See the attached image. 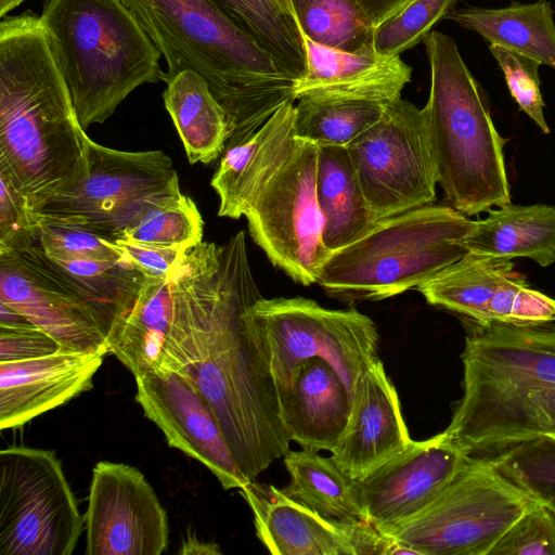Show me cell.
Masks as SVG:
<instances>
[{"mask_svg": "<svg viewBox=\"0 0 555 555\" xmlns=\"http://www.w3.org/2000/svg\"><path fill=\"white\" fill-rule=\"evenodd\" d=\"M86 131L39 15L0 22V171L34 207L86 176Z\"/></svg>", "mask_w": 555, "mask_h": 555, "instance_id": "6da1fadb", "label": "cell"}, {"mask_svg": "<svg viewBox=\"0 0 555 555\" xmlns=\"http://www.w3.org/2000/svg\"><path fill=\"white\" fill-rule=\"evenodd\" d=\"M165 57L167 82L181 72L201 75L225 113L224 151L245 142L284 104L295 80L209 0H122Z\"/></svg>", "mask_w": 555, "mask_h": 555, "instance_id": "7a4b0ae2", "label": "cell"}, {"mask_svg": "<svg viewBox=\"0 0 555 555\" xmlns=\"http://www.w3.org/2000/svg\"><path fill=\"white\" fill-rule=\"evenodd\" d=\"M248 259L245 233L225 244L202 242L164 278H145L106 340L132 374L182 372L201 360L202 346L237 273Z\"/></svg>", "mask_w": 555, "mask_h": 555, "instance_id": "3957f363", "label": "cell"}, {"mask_svg": "<svg viewBox=\"0 0 555 555\" xmlns=\"http://www.w3.org/2000/svg\"><path fill=\"white\" fill-rule=\"evenodd\" d=\"M220 307L201 351L183 370L212 409L248 480L289 450L276 385L248 330L247 313L262 296L247 266ZM182 371V372H183Z\"/></svg>", "mask_w": 555, "mask_h": 555, "instance_id": "277c9868", "label": "cell"}, {"mask_svg": "<svg viewBox=\"0 0 555 555\" xmlns=\"http://www.w3.org/2000/svg\"><path fill=\"white\" fill-rule=\"evenodd\" d=\"M424 44L430 89L422 112L448 203L468 217L509 204L507 139L494 126L486 91L452 37L431 31Z\"/></svg>", "mask_w": 555, "mask_h": 555, "instance_id": "5b68a950", "label": "cell"}, {"mask_svg": "<svg viewBox=\"0 0 555 555\" xmlns=\"http://www.w3.org/2000/svg\"><path fill=\"white\" fill-rule=\"evenodd\" d=\"M39 16L85 130L162 80V53L122 0H46Z\"/></svg>", "mask_w": 555, "mask_h": 555, "instance_id": "8992f818", "label": "cell"}, {"mask_svg": "<svg viewBox=\"0 0 555 555\" xmlns=\"http://www.w3.org/2000/svg\"><path fill=\"white\" fill-rule=\"evenodd\" d=\"M474 220L450 205H425L377 221L333 251L318 284L331 297L382 300L418 287L461 259Z\"/></svg>", "mask_w": 555, "mask_h": 555, "instance_id": "52a82bcc", "label": "cell"}, {"mask_svg": "<svg viewBox=\"0 0 555 555\" xmlns=\"http://www.w3.org/2000/svg\"><path fill=\"white\" fill-rule=\"evenodd\" d=\"M247 323L278 389L291 385L302 362L321 358L337 371L351 395L377 357V327L356 309H328L305 297H261L249 309Z\"/></svg>", "mask_w": 555, "mask_h": 555, "instance_id": "ba28073f", "label": "cell"}, {"mask_svg": "<svg viewBox=\"0 0 555 555\" xmlns=\"http://www.w3.org/2000/svg\"><path fill=\"white\" fill-rule=\"evenodd\" d=\"M85 152L86 176L36 205L40 220L116 241L149 210L182 194L163 151H119L86 135Z\"/></svg>", "mask_w": 555, "mask_h": 555, "instance_id": "9c48e42d", "label": "cell"}, {"mask_svg": "<svg viewBox=\"0 0 555 555\" xmlns=\"http://www.w3.org/2000/svg\"><path fill=\"white\" fill-rule=\"evenodd\" d=\"M538 504L491 459L470 456L424 511L385 534L416 555H490L509 527Z\"/></svg>", "mask_w": 555, "mask_h": 555, "instance_id": "30bf717a", "label": "cell"}, {"mask_svg": "<svg viewBox=\"0 0 555 555\" xmlns=\"http://www.w3.org/2000/svg\"><path fill=\"white\" fill-rule=\"evenodd\" d=\"M83 529L54 451H0V555H70Z\"/></svg>", "mask_w": 555, "mask_h": 555, "instance_id": "8fae6325", "label": "cell"}, {"mask_svg": "<svg viewBox=\"0 0 555 555\" xmlns=\"http://www.w3.org/2000/svg\"><path fill=\"white\" fill-rule=\"evenodd\" d=\"M318 145L296 135L293 149L245 212L249 234L294 282H318L331 250L317 198Z\"/></svg>", "mask_w": 555, "mask_h": 555, "instance_id": "7c38bea8", "label": "cell"}, {"mask_svg": "<svg viewBox=\"0 0 555 555\" xmlns=\"http://www.w3.org/2000/svg\"><path fill=\"white\" fill-rule=\"evenodd\" d=\"M375 222L431 204L437 170L422 108L399 98L346 145Z\"/></svg>", "mask_w": 555, "mask_h": 555, "instance_id": "4fadbf2b", "label": "cell"}, {"mask_svg": "<svg viewBox=\"0 0 555 555\" xmlns=\"http://www.w3.org/2000/svg\"><path fill=\"white\" fill-rule=\"evenodd\" d=\"M416 288L428 304L479 325L555 322V299L532 288L509 259L467 251Z\"/></svg>", "mask_w": 555, "mask_h": 555, "instance_id": "5bb4252c", "label": "cell"}, {"mask_svg": "<svg viewBox=\"0 0 555 555\" xmlns=\"http://www.w3.org/2000/svg\"><path fill=\"white\" fill-rule=\"evenodd\" d=\"M85 528L87 555H160L168 546L165 508L144 475L124 463L93 467Z\"/></svg>", "mask_w": 555, "mask_h": 555, "instance_id": "9a60e30c", "label": "cell"}, {"mask_svg": "<svg viewBox=\"0 0 555 555\" xmlns=\"http://www.w3.org/2000/svg\"><path fill=\"white\" fill-rule=\"evenodd\" d=\"M240 493L253 512L257 538L271 554H395L396 542L367 521L326 517L256 479Z\"/></svg>", "mask_w": 555, "mask_h": 555, "instance_id": "2e32d148", "label": "cell"}, {"mask_svg": "<svg viewBox=\"0 0 555 555\" xmlns=\"http://www.w3.org/2000/svg\"><path fill=\"white\" fill-rule=\"evenodd\" d=\"M462 362L460 404L555 387V325L474 323L465 338Z\"/></svg>", "mask_w": 555, "mask_h": 555, "instance_id": "e0dca14e", "label": "cell"}, {"mask_svg": "<svg viewBox=\"0 0 555 555\" xmlns=\"http://www.w3.org/2000/svg\"><path fill=\"white\" fill-rule=\"evenodd\" d=\"M135 401L165 435L169 447L204 464L224 490L241 489V472L222 428L186 372H151L135 376Z\"/></svg>", "mask_w": 555, "mask_h": 555, "instance_id": "ac0fdd59", "label": "cell"}, {"mask_svg": "<svg viewBox=\"0 0 555 555\" xmlns=\"http://www.w3.org/2000/svg\"><path fill=\"white\" fill-rule=\"evenodd\" d=\"M470 456L443 430L412 441L359 480L366 521L383 533L414 518L454 479Z\"/></svg>", "mask_w": 555, "mask_h": 555, "instance_id": "d6986e66", "label": "cell"}, {"mask_svg": "<svg viewBox=\"0 0 555 555\" xmlns=\"http://www.w3.org/2000/svg\"><path fill=\"white\" fill-rule=\"evenodd\" d=\"M0 302L52 337L61 351L109 353L94 310L27 249L0 251Z\"/></svg>", "mask_w": 555, "mask_h": 555, "instance_id": "ffe728a7", "label": "cell"}, {"mask_svg": "<svg viewBox=\"0 0 555 555\" xmlns=\"http://www.w3.org/2000/svg\"><path fill=\"white\" fill-rule=\"evenodd\" d=\"M412 441L397 390L376 357L354 384L349 421L331 456L362 480Z\"/></svg>", "mask_w": 555, "mask_h": 555, "instance_id": "44dd1931", "label": "cell"}, {"mask_svg": "<svg viewBox=\"0 0 555 555\" xmlns=\"http://www.w3.org/2000/svg\"><path fill=\"white\" fill-rule=\"evenodd\" d=\"M104 357L60 350L40 358L0 362V429L22 427L89 391Z\"/></svg>", "mask_w": 555, "mask_h": 555, "instance_id": "7402d4cb", "label": "cell"}, {"mask_svg": "<svg viewBox=\"0 0 555 555\" xmlns=\"http://www.w3.org/2000/svg\"><path fill=\"white\" fill-rule=\"evenodd\" d=\"M444 431L469 456L539 438L555 439V387L457 403Z\"/></svg>", "mask_w": 555, "mask_h": 555, "instance_id": "603a6c76", "label": "cell"}, {"mask_svg": "<svg viewBox=\"0 0 555 555\" xmlns=\"http://www.w3.org/2000/svg\"><path fill=\"white\" fill-rule=\"evenodd\" d=\"M301 36L307 72L295 80L296 100L357 99L390 103L401 98L403 88L411 81L412 67L400 56L384 57L373 50L344 52Z\"/></svg>", "mask_w": 555, "mask_h": 555, "instance_id": "cb8c5ba5", "label": "cell"}, {"mask_svg": "<svg viewBox=\"0 0 555 555\" xmlns=\"http://www.w3.org/2000/svg\"><path fill=\"white\" fill-rule=\"evenodd\" d=\"M281 416L292 441L305 450L332 451L349 421L351 395L321 358L306 360L289 386L278 389Z\"/></svg>", "mask_w": 555, "mask_h": 555, "instance_id": "d4e9b609", "label": "cell"}, {"mask_svg": "<svg viewBox=\"0 0 555 555\" xmlns=\"http://www.w3.org/2000/svg\"><path fill=\"white\" fill-rule=\"evenodd\" d=\"M296 139L295 105L288 102L245 142L222 153L211 186L219 217L238 219L288 157Z\"/></svg>", "mask_w": 555, "mask_h": 555, "instance_id": "484cf974", "label": "cell"}, {"mask_svg": "<svg viewBox=\"0 0 555 555\" xmlns=\"http://www.w3.org/2000/svg\"><path fill=\"white\" fill-rule=\"evenodd\" d=\"M467 251L513 260L527 258L546 268L555 262V206L514 205L490 209L460 243Z\"/></svg>", "mask_w": 555, "mask_h": 555, "instance_id": "4316f807", "label": "cell"}, {"mask_svg": "<svg viewBox=\"0 0 555 555\" xmlns=\"http://www.w3.org/2000/svg\"><path fill=\"white\" fill-rule=\"evenodd\" d=\"M315 188L323 242L332 253L357 241L376 223L346 145H318Z\"/></svg>", "mask_w": 555, "mask_h": 555, "instance_id": "83f0119b", "label": "cell"}, {"mask_svg": "<svg viewBox=\"0 0 555 555\" xmlns=\"http://www.w3.org/2000/svg\"><path fill=\"white\" fill-rule=\"evenodd\" d=\"M554 9L548 0L512 2L502 8L465 7L447 16L461 27L555 68Z\"/></svg>", "mask_w": 555, "mask_h": 555, "instance_id": "f1b7e54d", "label": "cell"}, {"mask_svg": "<svg viewBox=\"0 0 555 555\" xmlns=\"http://www.w3.org/2000/svg\"><path fill=\"white\" fill-rule=\"evenodd\" d=\"M28 250L94 310L106 336L135 298L145 279L129 257L65 261L47 256L37 246Z\"/></svg>", "mask_w": 555, "mask_h": 555, "instance_id": "f546056e", "label": "cell"}, {"mask_svg": "<svg viewBox=\"0 0 555 555\" xmlns=\"http://www.w3.org/2000/svg\"><path fill=\"white\" fill-rule=\"evenodd\" d=\"M164 104L191 164H210L224 152L228 137L225 113L206 80L193 70L169 79Z\"/></svg>", "mask_w": 555, "mask_h": 555, "instance_id": "4dcf8cb0", "label": "cell"}, {"mask_svg": "<svg viewBox=\"0 0 555 555\" xmlns=\"http://www.w3.org/2000/svg\"><path fill=\"white\" fill-rule=\"evenodd\" d=\"M291 477L281 489L287 496L318 513L344 521H366L359 480L333 459L317 451L288 450L283 456Z\"/></svg>", "mask_w": 555, "mask_h": 555, "instance_id": "1f68e13d", "label": "cell"}, {"mask_svg": "<svg viewBox=\"0 0 555 555\" xmlns=\"http://www.w3.org/2000/svg\"><path fill=\"white\" fill-rule=\"evenodd\" d=\"M250 36L288 78L307 72L305 42L293 15L280 0H209Z\"/></svg>", "mask_w": 555, "mask_h": 555, "instance_id": "d6a6232c", "label": "cell"}, {"mask_svg": "<svg viewBox=\"0 0 555 555\" xmlns=\"http://www.w3.org/2000/svg\"><path fill=\"white\" fill-rule=\"evenodd\" d=\"M311 41L354 53L373 50L374 25L359 0H280Z\"/></svg>", "mask_w": 555, "mask_h": 555, "instance_id": "836d02e7", "label": "cell"}, {"mask_svg": "<svg viewBox=\"0 0 555 555\" xmlns=\"http://www.w3.org/2000/svg\"><path fill=\"white\" fill-rule=\"evenodd\" d=\"M297 101L296 135L317 145H347L374 125L388 104L357 99Z\"/></svg>", "mask_w": 555, "mask_h": 555, "instance_id": "e575fe53", "label": "cell"}, {"mask_svg": "<svg viewBox=\"0 0 555 555\" xmlns=\"http://www.w3.org/2000/svg\"><path fill=\"white\" fill-rule=\"evenodd\" d=\"M202 238V215L194 201L181 194L149 210L118 240L186 251L201 244Z\"/></svg>", "mask_w": 555, "mask_h": 555, "instance_id": "d590c367", "label": "cell"}, {"mask_svg": "<svg viewBox=\"0 0 555 555\" xmlns=\"http://www.w3.org/2000/svg\"><path fill=\"white\" fill-rule=\"evenodd\" d=\"M491 460L503 476L555 514V439L509 446Z\"/></svg>", "mask_w": 555, "mask_h": 555, "instance_id": "8d00e7d4", "label": "cell"}, {"mask_svg": "<svg viewBox=\"0 0 555 555\" xmlns=\"http://www.w3.org/2000/svg\"><path fill=\"white\" fill-rule=\"evenodd\" d=\"M462 0H411L397 14L373 29V51L384 57L400 56L429 36L434 26Z\"/></svg>", "mask_w": 555, "mask_h": 555, "instance_id": "74e56055", "label": "cell"}, {"mask_svg": "<svg viewBox=\"0 0 555 555\" xmlns=\"http://www.w3.org/2000/svg\"><path fill=\"white\" fill-rule=\"evenodd\" d=\"M47 256L60 260H104L127 258L126 250L112 238L88 230L39 219L36 245Z\"/></svg>", "mask_w": 555, "mask_h": 555, "instance_id": "f35d334b", "label": "cell"}, {"mask_svg": "<svg viewBox=\"0 0 555 555\" xmlns=\"http://www.w3.org/2000/svg\"><path fill=\"white\" fill-rule=\"evenodd\" d=\"M488 49L502 70L509 94L518 107L543 133H550L551 130L543 112L545 103L541 93L539 75L542 64L530 56L502 46L488 44Z\"/></svg>", "mask_w": 555, "mask_h": 555, "instance_id": "ab89813d", "label": "cell"}, {"mask_svg": "<svg viewBox=\"0 0 555 555\" xmlns=\"http://www.w3.org/2000/svg\"><path fill=\"white\" fill-rule=\"evenodd\" d=\"M39 216L29 197L0 171V251H22L36 245Z\"/></svg>", "mask_w": 555, "mask_h": 555, "instance_id": "60d3db41", "label": "cell"}, {"mask_svg": "<svg viewBox=\"0 0 555 555\" xmlns=\"http://www.w3.org/2000/svg\"><path fill=\"white\" fill-rule=\"evenodd\" d=\"M490 555H555V514L538 504L509 527Z\"/></svg>", "mask_w": 555, "mask_h": 555, "instance_id": "b9f144b4", "label": "cell"}, {"mask_svg": "<svg viewBox=\"0 0 555 555\" xmlns=\"http://www.w3.org/2000/svg\"><path fill=\"white\" fill-rule=\"evenodd\" d=\"M60 350L59 344L35 325L0 327V362L35 359Z\"/></svg>", "mask_w": 555, "mask_h": 555, "instance_id": "7bdbcfd3", "label": "cell"}, {"mask_svg": "<svg viewBox=\"0 0 555 555\" xmlns=\"http://www.w3.org/2000/svg\"><path fill=\"white\" fill-rule=\"evenodd\" d=\"M116 242L126 250L142 275L151 279L167 276L185 253L173 248L139 245L124 240H116Z\"/></svg>", "mask_w": 555, "mask_h": 555, "instance_id": "ee69618b", "label": "cell"}, {"mask_svg": "<svg viewBox=\"0 0 555 555\" xmlns=\"http://www.w3.org/2000/svg\"><path fill=\"white\" fill-rule=\"evenodd\" d=\"M374 27L401 11L411 0H359Z\"/></svg>", "mask_w": 555, "mask_h": 555, "instance_id": "f6af8a7d", "label": "cell"}, {"mask_svg": "<svg viewBox=\"0 0 555 555\" xmlns=\"http://www.w3.org/2000/svg\"><path fill=\"white\" fill-rule=\"evenodd\" d=\"M179 554H221L218 544L199 541L194 535H189L182 542Z\"/></svg>", "mask_w": 555, "mask_h": 555, "instance_id": "bcb514c9", "label": "cell"}, {"mask_svg": "<svg viewBox=\"0 0 555 555\" xmlns=\"http://www.w3.org/2000/svg\"><path fill=\"white\" fill-rule=\"evenodd\" d=\"M34 325L22 313L0 302V327H24Z\"/></svg>", "mask_w": 555, "mask_h": 555, "instance_id": "7dc6e473", "label": "cell"}, {"mask_svg": "<svg viewBox=\"0 0 555 555\" xmlns=\"http://www.w3.org/2000/svg\"><path fill=\"white\" fill-rule=\"evenodd\" d=\"M25 0H0V17L4 18L11 11L21 5Z\"/></svg>", "mask_w": 555, "mask_h": 555, "instance_id": "c3c4849f", "label": "cell"}]
</instances>
